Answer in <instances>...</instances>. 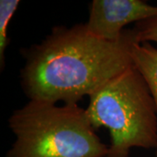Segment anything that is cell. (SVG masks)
Returning a JSON list of instances; mask_svg holds the SVG:
<instances>
[{
  "mask_svg": "<svg viewBox=\"0 0 157 157\" xmlns=\"http://www.w3.org/2000/svg\"><path fill=\"white\" fill-rule=\"evenodd\" d=\"M135 42L133 28L110 42L90 33L86 24L56 26L40 43L23 50V91L30 101L77 104L133 66Z\"/></svg>",
  "mask_w": 157,
  "mask_h": 157,
  "instance_id": "obj_1",
  "label": "cell"
},
{
  "mask_svg": "<svg viewBox=\"0 0 157 157\" xmlns=\"http://www.w3.org/2000/svg\"><path fill=\"white\" fill-rule=\"evenodd\" d=\"M8 124L15 140L6 157H106L108 152L78 104L30 101Z\"/></svg>",
  "mask_w": 157,
  "mask_h": 157,
  "instance_id": "obj_2",
  "label": "cell"
},
{
  "mask_svg": "<svg viewBox=\"0 0 157 157\" xmlns=\"http://www.w3.org/2000/svg\"><path fill=\"white\" fill-rule=\"evenodd\" d=\"M94 128L110 135L106 157H128L133 147L157 150V108L146 80L131 66L89 96Z\"/></svg>",
  "mask_w": 157,
  "mask_h": 157,
  "instance_id": "obj_3",
  "label": "cell"
},
{
  "mask_svg": "<svg viewBox=\"0 0 157 157\" xmlns=\"http://www.w3.org/2000/svg\"><path fill=\"white\" fill-rule=\"evenodd\" d=\"M157 17V6L143 0H93L86 26L90 33L110 42L122 38L124 27Z\"/></svg>",
  "mask_w": 157,
  "mask_h": 157,
  "instance_id": "obj_4",
  "label": "cell"
},
{
  "mask_svg": "<svg viewBox=\"0 0 157 157\" xmlns=\"http://www.w3.org/2000/svg\"><path fill=\"white\" fill-rule=\"evenodd\" d=\"M130 55L133 66L146 80L157 108V47L148 42H135L131 47Z\"/></svg>",
  "mask_w": 157,
  "mask_h": 157,
  "instance_id": "obj_5",
  "label": "cell"
},
{
  "mask_svg": "<svg viewBox=\"0 0 157 157\" xmlns=\"http://www.w3.org/2000/svg\"><path fill=\"white\" fill-rule=\"evenodd\" d=\"M19 0L0 1V69L6 67V52L9 44L8 27L19 6Z\"/></svg>",
  "mask_w": 157,
  "mask_h": 157,
  "instance_id": "obj_6",
  "label": "cell"
},
{
  "mask_svg": "<svg viewBox=\"0 0 157 157\" xmlns=\"http://www.w3.org/2000/svg\"><path fill=\"white\" fill-rule=\"evenodd\" d=\"M133 30L137 42H148L157 45V17L136 23Z\"/></svg>",
  "mask_w": 157,
  "mask_h": 157,
  "instance_id": "obj_7",
  "label": "cell"
}]
</instances>
